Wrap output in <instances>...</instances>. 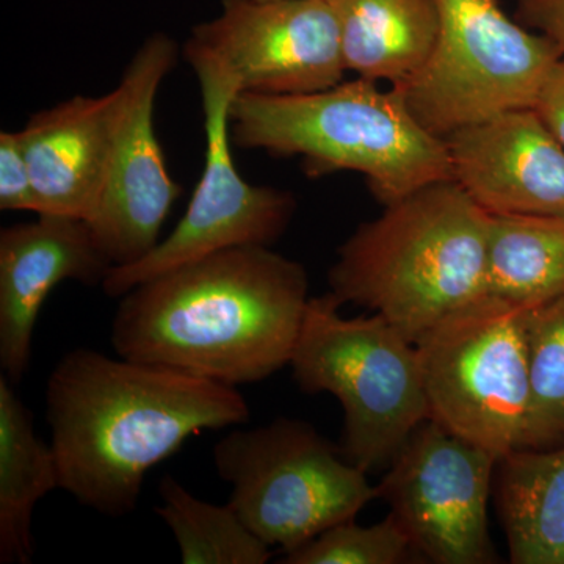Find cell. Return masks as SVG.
Listing matches in <instances>:
<instances>
[{"instance_id":"6da1fadb","label":"cell","mask_w":564,"mask_h":564,"mask_svg":"<svg viewBox=\"0 0 564 564\" xmlns=\"http://www.w3.org/2000/svg\"><path fill=\"white\" fill-rule=\"evenodd\" d=\"M302 263L270 250L215 252L120 299L111 344L121 358L232 386L291 364L310 303Z\"/></svg>"},{"instance_id":"7a4b0ae2","label":"cell","mask_w":564,"mask_h":564,"mask_svg":"<svg viewBox=\"0 0 564 564\" xmlns=\"http://www.w3.org/2000/svg\"><path fill=\"white\" fill-rule=\"evenodd\" d=\"M44 400L61 488L110 518L135 510L147 474L193 434L250 419L232 386L90 348L63 356Z\"/></svg>"},{"instance_id":"3957f363","label":"cell","mask_w":564,"mask_h":564,"mask_svg":"<svg viewBox=\"0 0 564 564\" xmlns=\"http://www.w3.org/2000/svg\"><path fill=\"white\" fill-rule=\"evenodd\" d=\"M489 214L455 181L436 182L362 223L329 269L332 293L413 343L488 293Z\"/></svg>"},{"instance_id":"277c9868","label":"cell","mask_w":564,"mask_h":564,"mask_svg":"<svg viewBox=\"0 0 564 564\" xmlns=\"http://www.w3.org/2000/svg\"><path fill=\"white\" fill-rule=\"evenodd\" d=\"M229 129L234 147L299 155L311 177L362 174L383 206L454 181L444 140L415 121L395 88L361 77L304 95L239 93Z\"/></svg>"},{"instance_id":"5b68a950","label":"cell","mask_w":564,"mask_h":564,"mask_svg":"<svg viewBox=\"0 0 564 564\" xmlns=\"http://www.w3.org/2000/svg\"><path fill=\"white\" fill-rule=\"evenodd\" d=\"M329 292L311 296L291 366L303 392L344 411L339 451L366 474L388 469L430 419L417 347L383 315L347 318Z\"/></svg>"},{"instance_id":"8992f818","label":"cell","mask_w":564,"mask_h":564,"mask_svg":"<svg viewBox=\"0 0 564 564\" xmlns=\"http://www.w3.org/2000/svg\"><path fill=\"white\" fill-rule=\"evenodd\" d=\"M214 463L248 529L285 554L351 521L378 497L369 474L299 419L234 430L215 444Z\"/></svg>"},{"instance_id":"52a82bcc","label":"cell","mask_w":564,"mask_h":564,"mask_svg":"<svg viewBox=\"0 0 564 564\" xmlns=\"http://www.w3.org/2000/svg\"><path fill=\"white\" fill-rule=\"evenodd\" d=\"M441 29L429 58L393 85L426 132L445 139L505 111L533 109L563 52L511 20L497 0H437Z\"/></svg>"},{"instance_id":"ba28073f","label":"cell","mask_w":564,"mask_h":564,"mask_svg":"<svg viewBox=\"0 0 564 564\" xmlns=\"http://www.w3.org/2000/svg\"><path fill=\"white\" fill-rule=\"evenodd\" d=\"M527 311L485 293L415 343L430 419L499 462L524 443Z\"/></svg>"},{"instance_id":"9c48e42d","label":"cell","mask_w":564,"mask_h":564,"mask_svg":"<svg viewBox=\"0 0 564 564\" xmlns=\"http://www.w3.org/2000/svg\"><path fill=\"white\" fill-rule=\"evenodd\" d=\"M184 55L202 90L206 132L202 180L187 212L165 240L139 262L110 270L102 289L111 299H121L141 282L215 252L270 247L295 215L292 193L251 185L237 170L229 110L240 88L232 70L192 40L185 43Z\"/></svg>"},{"instance_id":"30bf717a","label":"cell","mask_w":564,"mask_h":564,"mask_svg":"<svg viewBox=\"0 0 564 564\" xmlns=\"http://www.w3.org/2000/svg\"><path fill=\"white\" fill-rule=\"evenodd\" d=\"M497 464L489 452L429 419L393 458L377 496L426 562L494 563L488 502Z\"/></svg>"},{"instance_id":"8fae6325","label":"cell","mask_w":564,"mask_h":564,"mask_svg":"<svg viewBox=\"0 0 564 564\" xmlns=\"http://www.w3.org/2000/svg\"><path fill=\"white\" fill-rule=\"evenodd\" d=\"M177 61L176 41L155 32L121 77L122 111L101 202L90 220L95 242L113 267L131 265L158 247L181 187L170 176L154 126L155 99Z\"/></svg>"},{"instance_id":"7c38bea8","label":"cell","mask_w":564,"mask_h":564,"mask_svg":"<svg viewBox=\"0 0 564 564\" xmlns=\"http://www.w3.org/2000/svg\"><path fill=\"white\" fill-rule=\"evenodd\" d=\"M188 40L232 70L240 93L304 95L348 73L328 0H221Z\"/></svg>"},{"instance_id":"4fadbf2b","label":"cell","mask_w":564,"mask_h":564,"mask_svg":"<svg viewBox=\"0 0 564 564\" xmlns=\"http://www.w3.org/2000/svg\"><path fill=\"white\" fill-rule=\"evenodd\" d=\"M452 177L489 215L564 214V148L533 109L444 139Z\"/></svg>"},{"instance_id":"5bb4252c","label":"cell","mask_w":564,"mask_h":564,"mask_svg":"<svg viewBox=\"0 0 564 564\" xmlns=\"http://www.w3.org/2000/svg\"><path fill=\"white\" fill-rule=\"evenodd\" d=\"M113 265L80 218L39 215L0 231V366L11 384L28 372L44 302L65 281L96 285Z\"/></svg>"},{"instance_id":"9a60e30c","label":"cell","mask_w":564,"mask_h":564,"mask_svg":"<svg viewBox=\"0 0 564 564\" xmlns=\"http://www.w3.org/2000/svg\"><path fill=\"white\" fill-rule=\"evenodd\" d=\"M121 85L104 96H74L33 115L20 139L31 169L36 215L90 220L101 202L120 122Z\"/></svg>"},{"instance_id":"2e32d148","label":"cell","mask_w":564,"mask_h":564,"mask_svg":"<svg viewBox=\"0 0 564 564\" xmlns=\"http://www.w3.org/2000/svg\"><path fill=\"white\" fill-rule=\"evenodd\" d=\"M339 25L345 68L356 77L402 84L421 68L441 29L437 0H328Z\"/></svg>"},{"instance_id":"e0dca14e","label":"cell","mask_w":564,"mask_h":564,"mask_svg":"<svg viewBox=\"0 0 564 564\" xmlns=\"http://www.w3.org/2000/svg\"><path fill=\"white\" fill-rule=\"evenodd\" d=\"M497 467L511 563L564 564V445L514 451Z\"/></svg>"},{"instance_id":"ac0fdd59","label":"cell","mask_w":564,"mask_h":564,"mask_svg":"<svg viewBox=\"0 0 564 564\" xmlns=\"http://www.w3.org/2000/svg\"><path fill=\"white\" fill-rule=\"evenodd\" d=\"M61 488L52 445L36 436L31 411L0 377V563L28 564L35 555L36 503Z\"/></svg>"},{"instance_id":"d6986e66","label":"cell","mask_w":564,"mask_h":564,"mask_svg":"<svg viewBox=\"0 0 564 564\" xmlns=\"http://www.w3.org/2000/svg\"><path fill=\"white\" fill-rule=\"evenodd\" d=\"M488 293L527 307L564 296V214L489 215Z\"/></svg>"},{"instance_id":"ffe728a7","label":"cell","mask_w":564,"mask_h":564,"mask_svg":"<svg viewBox=\"0 0 564 564\" xmlns=\"http://www.w3.org/2000/svg\"><path fill=\"white\" fill-rule=\"evenodd\" d=\"M155 513L172 530L184 564H263L272 547L251 532L231 505L204 502L172 477L159 486Z\"/></svg>"},{"instance_id":"44dd1931","label":"cell","mask_w":564,"mask_h":564,"mask_svg":"<svg viewBox=\"0 0 564 564\" xmlns=\"http://www.w3.org/2000/svg\"><path fill=\"white\" fill-rule=\"evenodd\" d=\"M529 417L521 451L564 445V296L527 311Z\"/></svg>"},{"instance_id":"7402d4cb","label":"cell","mask_w":564,"mask_h":564,"mask_svg":"<svg viewBox=\"0 0 564 564\" xmlns=\"http://www.w3.org/2000/svg\"><path fill=\"white\" fill-rule=\"evenodd\" d=\"M414 552L410 538L395 518L373 525H358L355 519L325 532L285 554V564H399Z\"/></svg>"},{"instance_id":"603a6c76","label":"cell","mask_w":564,"mask_h":564,"mask_svg":"<svg viewBox=\"0 0 564 564\" xmlns=\"http://www.w3.org/2000/svg\"><path fill=\"white\" fill-rule=\"evenodd\" d=\"M0 209L36 214L35 188L20 132L0 133Z\"/></svg>"},{"instance_id":"cb8c5ba5","label":"cell","mask_w":564,"mask_h":564,"mask_svg":"<svg viewBox=\"0 0 564 564\" xmlns=\"http://www.w3.org/2000/svg\"><path fill=\"white\" fill-rule=\"evenodd\" d=\"M514 20L551 40L564 55V0H516Z\"/></svg>"},{"instance_id":"d4e9b609","label":"cell","mask_w":564,"mask_h":564,"mask_svg":"<svg viewBox=\"0 0 564 564\" xmlns=\"http://www.w3.org/2000/svg\"><path fill=\"white\" fill-rule=\"evenodd\" d=\"M533 110L564 148V55L549 70L533 104Z\"/></svg>"}]
</instances>
